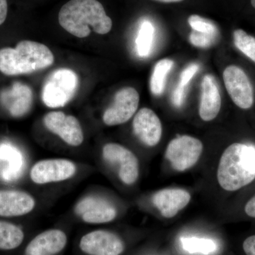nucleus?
Listing matches in <instances>:
<instances>
[{
  "instance_id": "obj_1",
  "label": "nucleus",
  "mask_w": 255,
  "mask_h": 255,
  "mask_svg": "<svg viewBox=\"0 0 255 255\" xmlns=\"http://www.w3.org/2000/svg\"><path fill=\"white\" fill-rule=\"evenodd\" d=\"M58 21L65 31L80 38L90 36L91 29L98 34H107L113 24L97 0H70L60 9Z\"/></svg>"
},
{
  "instance_id": "obj_2",
  "label": "nucleus",
  "mask_w": 255,
  "mask_h": 255,
  "mask_svg": "<svg viewBox=\"0 0 255 255\" xmlns=\"http://www.w3.org/2000/svg\"><path fill=\"white\" fill-rule=\"evenodd\" d=\"M220 186L228 191H237L255 179V147L233 143L223 152L217 172Z\"/></svg>"
},
{
  "instance_id": "obj_3",
  "label": "nucleus",
  "mask_w": 255,
  "mask_h": 255,
  "mask_svg": "<svg viewBox=\"0 0 255 255\" xmlns=\"http://www.w3.org/2000/svg\"><path fill=\"white\" fill-rule=\"evenodd\" d=\"M54 60L46 45L24 40L14 48L0 49V72L8 76L26 75L51 66Z\"/></svg>"
},
{
  "instance_id": "obj_4",
  "label": "nucleus",
  "mask_w": 255,
  "mask_h": 255,
  "mask_svg": "<svg viewBox=\"0 0 255 255\" xmlns=\"http://www.w3.org/2000/svg\"><path fill=\"white\" fill-rule=\"evenodd\" d=\"M79 87L78 75L70 69L55 70L47 79L42 91V100L47 107L58 108L68 104Z\"/></svg>"
},
{
  "instance_id": "obj_5",
  "label": "nucleus",
  "mask_w": 255,
  "mask_h": 255,
  "mask_svg": "<svg viewBox=\"0 0 255 255\" xmlns=\"http://www.w3.org/2000/svg\"><path fill=\"white\" fill-rule=\"evenodd\" d=\"M202 151L201 140L189 135H182L169 142L165 157L173 169L183 172L190 169L199 161Z\"/></svg>"
},
{
  "instance_id": "obj_6",
  "label": "nucleus",
  "mask_w": 255,
  "mask_h": 255,
  "mask_svg": "<svg viewBox=\"0 0 255 255\" xmlns=\"http://www.w3.org/2000/svg\"><path fill=\"white\" fill-rule=\"evenodd\" d=\"M140 95L133 87L121 89L114 96V102L105 111L104 123L109 127L121 125L132 118L138 107Z\"/></svg>"
},
{
  "instance_id": "obj_7",
  "label": "nucleus",
  "mask_w": 255,
  "mask_h": 255,
  "mask_svg": "<svg viewBox=\"0 0 255 255\" xmlns=\"http://www.w3.org/2000/svg\"><path fill=\"white\" fill-rule=\"evenodd\" d=\"M225 86L233 102L243 110L251 108L254 92L251 80L243 69L230 65L223 72Z\"/></svg>"
},
{
  "instance_id": "obj_8",
  "label": "nucleus",
  "mask_w": 255,
  "mask_h": 255,
  "mask_svg": "<svg viewBox=\"0 0 255 255\" xmlns=\"http://www.w3.org/2000/svg\"><path fill=\"white\" fill-rule=\"evenodd\" d=\"M104 158L109 163L117 166L121 180L132 185L139 176V164L136 156L127 147L117 143H108L102 150Z\"/></svg>"
},
{
  "instance_id": "obj_9",
  "label": "nucleus",
  "mask_w": 255,
  "mask_h": 255,
  "mask_svg": "<svg viewBox=\"0 0 255 255\" xmlns=\"http://www.w3.org/2000/svg\"><path fill=\"white\" fill-rule=\"evenodd\" d=\"M43 123L49 131L59 136L68 145L77 147L83 142L81 125L73 116H67L62 112H51L45 116Z\"/></svg>"
},
{
  "instance_id": "obj_10",
  "label": "nucleus",
  "mask_w": 255,
  "mask_h": 255,
  "mask_svg": "<svg viewBox=\"0 0 255 255\" xmlns=\"http://www.w3.org/2000/svg\"><path fill=\"white\" fill-rule=\"evenodd\" d=\"M76 169L75 163L68 159H45L33 166L30 177L37 184L62 182L73 177Z\"/></svg>"
},
{
  "instance_id": "obj_11",
  "label": "nucleus",
  "mask_w": 255,
  "mask_h": 255,
  "mask_svg": "<svg viewBox=\"0 0 255 255\" xmlns=\"http://www.w3.org/2000/svg\"><path fill=\"white\" fill-rule=\"evenodd\" d=\"M80 248L89 255H120L125 246L115 233L99 230L85 235L80 240Z\"/></svg>"
},
{
  "instance_id": "obj_12",
  "label": "nucleus",
  "mask_w": 255,
  "mask_h": 255,
  "mask_svg": "<svg viewBox=\"0 0 255 255\" xmlns=\"http://www.w3.org/2000/svg\"><path fill=\"white\" fill-rule=\"evenodd\" d=\"M132 128L137 138L149 147L157 145L162 137V124L153 111L142 108L134 117Z\"/></svg>"
},
{
  "instance_id": "obj_13",
  "label": "nucleus",
  "mask_w": 255,
  "mask_h": 255,
  "mask_svg": "<svg viewBox=\"0 0 255 255\" xmlns=\"http://www.w3.org/2000/svg\"><path fill=\"white\" fill-rule=\"evenodd\" d=\"M0 102L13 117H21L28 113L33 103L30 87L20 82L0 92Z\"/></svg>"
},
{
  "instance_id": "obj_14",
  "label": "nucleus",
  "mask_w": 255,
  "mask_h": 255,
  "mask_svg": "<svg viewBox=\"0 0 255 255\" xmlns=\"http://www.w3.org/2000/svg\"><path fill=\"white\" fill-rule=\"evenodd\" d=\"M77 214L85 223L100 224L111 222L117 217V210L112 204L100 198L88 197L80 201Z\"/></svg>"
},
{
  "instance_id": "obj_15",
  "label": "nucleus",
  "mask_w": 255,
  "mask_h": 255,
  "mask_svg": "<svg viewBox=\"0 0 255 255\" xmlns=\"http://www.w3.org/2000/svg\"><path fill=\"white\" fill-rule=\"evenodd\" d=\"M66 234L59 229H51L40 233L25 250V255H56L66 246Z\"/></svg>"
},
{
  "instance_id": "obj_16",
  "label": "nucleus",
  "mask_w": 255,
  "mask_h": 255,
  "mask_svg": "<svg viewBox=\"0 0 255 255\" xmlns=\"http://www.w3.org/2000/svg\"><path fill=\"white\" fill-rule=\"evenodd\" d=\"M190 200V194L182 189H162L156 192L152 197L154 206L167 219L174 217Z\"/></svg>"
},
{
  "instance_id": "obj_17",
  "label": "nucleus",
  "mask_w": 255,
  "mask_h": 255,
  "mask_svg": "<svg viewBox=\"0 0 255 255\" xmlns=\"http://www.w3.org/2000/svg\"><path fill=\"white\" fill-rule=\"evenodd\" d=\"M34 207V199L24 191L0 190V216H23L33 211Z\"/></svg>"
},
{
  "instance_id": "obj_18",
  "label": "nucleus",
  "mask_w": 255,
  "mask_h": 255,
  "mask_svg": "<svg viewBox=\"0 0 255 255\" xmlns=\"http://www.w3.org/2000/svg\"><path fill=\"white\" fill-rule=\"evenodd\" d=\"M221 107V97L216 79L206 75L201 82V97L199 115L204 122L214 120L219 114Z\"/></svg>"
},
{
  "instance_id": "obj_19",
  "label": "nucleus",
  "mask_w": 255,
  "mask_h": 255,
  "mask_svg": "<svg viewBox=\"0 0 255 255\" xmlns=\"http://www.w3.org/2000/svg\"><path fill=\"white\" fill-rule=\"evenodd\" d=\"M24 239L22 230L11 223L0 221V250L11 251L21 246Z\"/></svg>"
},
{
  "instance_id": "obj_20",
  "label": "nucleus",
  "mask_w": 255,
  "mask_h": 255,
  "mask_svg": "<svg viewBox=\"0 0 255 255\" xmlns=\"http://www.w3.org/2000/svg\"><path fill=\"white\" fill-rule=\"evenodd\" d=\"M173 65L174 62L169 59H162L156 63L150 79V90L154 95H162L165 87L166 78Z\"/></svg>"
},
{
  "instance_id": "obj_21",
  "label": "nucleus",
  "mask_w": 255,
  "mask_h": 255,
  "mask_svg": "<svg viewBox=\"0 0 255 255\" xmlns=\"http://www.w3.org/2000/svg\"><path fill=\"white\" fill-rule=\"evenodd\" d=\"M181 243L183 249L191 254L209 255L216 253L218 249L216 242L209 238L183 237Z\"/></svg>"
},
{
  "instance_id": "obj_22",
  "label": "nucleus",
  "mask_w": 255,
  "mask_h": 255,
  "mask_svg": "<svg viewBox=\"0 0 255 255\" xmlns=\"http://www.w3.org/2000/svg\"><path fill=\"white\" fill-rule=\"evenodd\" d=\"M154 26L149 21H144L140 26L137 35L136 48L137 53L141 57H145L150 53L154 38Z\"/></svg>"
},
{
  "instance_id": "obj_23",
  "label": "nucleus",
  "mask_w": 255,
  "mask_h": 255,
  "mask_svg": "<svg viewBox=\"0 0 255 255\" xmlns=\"http://www.w3.org/2000/svg\"><path fill=\"white\" fill-rule=\"evenodd\" d=\"M235 46L255 63V38L242 29L233 32Z\"/></svg>"
},
{
  "instance_id": "obj_24",
  "label": "nucleus",
  "mask_w": 255,
  "mask_h": 255,
  "mask_svg": "<svg viewBox=\"0 0 255 255\" xmlns=\"http://www.w3.org/2000/svg\"><path fill=\"white\" fill-rule=\"evenodd\" d=\"M188 23L190 25L193 31L216 35V36L219 35V29L213 21L201 17L199 15H191L188 18Z\"/></svg>"
},
{
  "instance_id": "obj_25",
  "label": "nucleus",
  "mask_w": 255,
  "mask_h": 255,
  "mask_svg": "<svg viewBox=\"0 0 255 255\" xmlns=\"http://www.w3.org/2000/svg\"><path fill=\"white\" fill-rule=\"evenodd\" d=\"M218 37L219 36L216 35L193 31L189 36V41L193 46L198 48H208L216 43Z\"/></svg>"
},
{
  "instance_id": "obj_26",
  "label": "nucleus",
  "mask_w": 255,
  "mask_h": 255,
  "mask_svg": "<svg viewBox=\"0 0 255 255\" xmlns=\"http://www.w3.org/2000/svg\"><path fill=\"white\" fill-rule=\"evenodd\" d=\"M199 69V66L198 65V64L192 63L189 65V66L183 70L182 74H181L179 84L183 85V86L187 87L188 84L191 81V79L197 73Z\"/></svg>"
},
{
  "instance_id": "obj_27",
  "label": "nucleus",
  "mask_w": 255,
  "mask_h": 255,
  "mask_svg": "<svg viewBox=\"0 0 255 255\" xmlns=\"http://www.w3.org/2000/svg\"><path fill=\"white\" fill-rule=\"evenodd\" d=\"M186 86H183L180 84H178L177 87L172 95V102L175 107H180L184 102L186 97Z\"/></svg>"
},
{
  "instance_id": "obj_28",
  "label": "nucleus",
  "mask_w": 255,
  "mask_h": 255,
  "mask_svg": "<svg viewBox=\"0 0 255 255\" xmlns=\"http://www.w3.org/2000/svg\"><path fill=\"white\" fill-rule=\"evenodd\" d=\"M243 250L247 255H255V236L247 238L243 243Z\"/></svg>"
},
{
  "instance_id": "obj_29",
  "label": "nucleus",
  "mask_w": 255,
  "mask_h": 255,
  "mask_svg": "<svg viewBox=\"0 0 255 255\" xmlns=\"http://www.w3.org/2000/svg\"><path fill=\"white\" fill-rule=\"evenodd\" d=\"M7 0H0V25L2 24L7 16Z\"/></svg>"
},
{
  "instance_id": "obj_30",
  "label": "nucleus",
  "mask_w": 255,
  "mask_h": 255,
  "mask_svg": "<svg viewBox=\"0 0 255 255\" xmlns=\"http://www.w3.org/2000/svg\"><path fill=\"white\" fill-rule=\"evenodd\" d=\"M245 211L250 217L255 218V196L247 203Z\"/></svg>"
},
{
  "instance_id": "obj_31",
  "label": "nucleus",
  "mask_w": 255,
  "mask_h": 255,
  "mask_svg": "<svg viewBox=\"0 0 255 255\" xmlns=\"http://www.w3.org/2000/svg\"><path fill=\"white\" fill-rule=\"evenodd\" d=\"M155 1H159V2L163 3H174V2H179L182 1L183 0H155Z\"/></svg>"
},
{
  "instance_id": "obj_32",
  "label": "nucleus",
  "mask_w": 255,
  "mask_h": 255,
  "mask_svg": "<svg viewBox=\"0 0 255 255\" xmlns=\"http://www.w3.org/2000/svg\"><path fill=\"white\" fill-rule=\"evenodd\" d=\"M251 4L255 9V0H251Z\"/></svg>"
}]
</instances>
